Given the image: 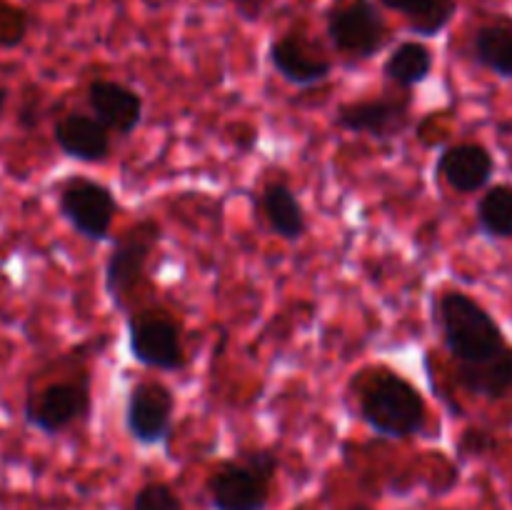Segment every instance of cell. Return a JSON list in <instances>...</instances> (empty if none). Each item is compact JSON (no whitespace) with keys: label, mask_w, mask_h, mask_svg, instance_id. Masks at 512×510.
I'll return each mask as SVG.
<instances>
[{"label":"cell","mask_w":512,"mask_h":510,"mask_svg":"<svg viewBox=\"0 0 512 510\" xmlns=\"http://www.w3.org/2000/svg\"><path fill=\"white\" fill-rule=\"evenodd\" d=\"M335 123L355 135H373V138H393L408 123V103L393 98L353 100L335 110Z\"/></svg>","instance_id":"8fae6325"},{"label":"cell","mask_w":512,"mask_h":510,"mask_svg":"<svg viewBox=\"0 0 512 510\" xmlns=\"http://www.w3.org/2000/svg\"><path fill=\"white\" fill-rule=\"evenodd\" d=\"M458 380L465 390L485 398H503L512 390V350L505 348L498 358L473 368H458Z\"/></svg>","instance_id":"d6986e66"},{"label":"cell","mask_w":512,"mask_h":510,"mask_svg":"<svg viewBox=\"0 0 512 510\" xmlns=\"http://www.w3.org/2000/svg\"><path fill=\"white\" fill-rule=\"evenodd\" d=\"M173 390L160 380H140L125 400V428L140 445H160L173 433Z\"/></svg>","instance_id":"9c48e42d"},{"label":"cell","mask_w":512,"mask_h":510,"mask_svg":"<svg viewBox=\"0 0 512 510\" xmlns=\"http://www.w3.org/2000/svg\"><path fill=\"white\" fill-rule=\"evenodd\" d=\"M358 413L383 438H413L425 430L428 405L420 390L390 368H375L360 378Z\"/></svg>","instance_id":"6da1fadb"},{"label":"cell","mask_w":512,"mask_h":510,"mask_svg":"<svg viewBox=\"0 0 512 510\" xmlns=\"http://www.w3.org/2000/svg\"><path fill=\"white\" fill-rule=\"evenodd\" d=\"M473 58L483 68L512 78V18L483 25L473 38Z\"/></svg>","instance_id":"e0dca14e"},{"label":"cell","mask_w":512,"mask_h":510,"mask_svg":"<svg viewBox=\"0 0 512 510\" xmlns=\"http://www.w3.org/2000/svg\"><path fill=\"white\" fill-rule=\"evenodd\" d=\"M93 405V383L88 370L75 378L53 380L25 400V423L45 435H58L70 425L85 420Z\"/></svg>","instance_id":"277c9868"},{"label":"cell","mask_w":512,"mask_h":510,"mask_svg":"<svg viewBox=\"0 0 512 510\" xmlns=\"http://www.w3.org/2000/svg\"><path fill=\"white\" fill-rule=\"evenodd\" d=\"M270 65L293 85H318L330 78L333 65L318 58L300 33H288L273 40L268 50Z\"/></svg>","instance_id":"5bb4252c"},{"label":"cell","mask_w":512,"mask_h":510,"mask_svg":"<svg viewBox=\"0 0 512 510\" xmlns=\"http://www.w3.org/2000/svg\"><path fill=\"white\" fill-rule=\"evenodd\" d=\"M263 213L275 235L283 240H300L308 230L305 210L295 190L288 183L270 180L263 188Z\"/></svg>","instance_id":"9a60e30c"},{"label":"cell","mask_w":512,"mask_h":510,"mask_svg":"<svg viewBox=\"0 0 512 510\" xmlns=\"http://www.w3.org/2000/svg\"><path fill=\"white\" fill-rule=\"evenodd\" d=\"M5 103H8V90H5L3 85H0V115H3V110H5Z\"/></svg>","instance_id":"7402d4cb"},{"label":"cell","mask_w":512,"mask_h":510,"mask_svg":"<svg viewBox=\"0 0 512 510\" xmlns=\"http://www.w3.org/2000/svg\"><path fill=\"white\" fill-rule=\"evenodd\" d=\"M275 473L273 450H250L240 460H228L208 478L210 505L213 510H265Z\"/></svg>","instance_id":"3957f363"},{"label":"cell","mask_w":512,"mask_h":510,"mask_svg":"<svg viewBox=\"0 0 512 510\" xmlns=\"http://www.w3.org/2000/svg\"><path fill=\"white\" fill-rule=\"evenodd\" d=\"M233 3H238V5H250V3H255V0H233Z\"/></svg>","instance_id":"603a6c76"},{"label":"cell","mask_w":512,"mask_h":510,"mask_svg":"<svg viewBox=\"0 0 512 510\" xmlns=\"http://www.w3.org/2000/svg\"><path fill=\"white\" fill-rule=\"evenodd\" d=\"M435 320L458 368L483 365L508 348L493 315L463 290H448L440 295L435 303Z\"/></svg>","instance_id":"7a4b0ae2"},{"label":"cell","mask_w":512,"mask_h":510,"mask_svg":"<svg viewBox=\"0 0 512 510\" xmlns=\"http://www.w3.org/2000/svg\"><path fill=\"white\" fill-rule=\"evenodd\" d=\"M380 3L403 15L410 30L425 38L443 33L458 10L455 0H380Z\"/></svg>","instance_id":"ac0fdd59"},{"label":"cell","mask_w":512,"mask_h":510,"mask_svg":"<svg viewBox=\"0 0 512 510\" xmlns=\"http://www.w3.org/2000/svg\"><path fill=\"white\" fill-rule=\"evenodd\" d=\"M88 105L95 118L123 138L135 133L143 120V95L118 80L95 78L88 85Z\"/></svg>","instance_id":"30bf717a"},{"label":"cell","mask_w":512,"mask_h":510,"mask_svg":"<svg viewBox=\"0 0 512 510\" xmlns=\"http://www.w3.org/2000/svg\"><path fill=\"white\" fill-rule=\"evenodd\" d=\"M160 225L153 218H143L130 225L113 243L105 260V293L115 308L125 310L128 298L143 280L148 260L160 243Z\"/></svg>","instance_id":"5b68a950"},{"label":"cell","mask_w":512,"mask_h":510,"mask_svg":"<svg viewBox=\"0 0 512 510\" xmlns=\"http://www.w3.org/2000/svg\"><path fill=\"white\" fill-rule=\"evenodd\" d=\"M495 160L488 148L478 143L450 145L438 160V175L455 193H478L490 183Z\"/></svg>","instance_id":"4fadbf2b"},{"label":"cell","mask_w":512,"mask_h":510,"mask_svg":"<svg viewBox=\"0 0 512 510\" xmlns=\"http://www.w3.org/2000/svg\"><path fill=\"white\" fill-rule=\"evenodd\" d=\"M58 208L75 233L95 240V243H103V240H108L110 228H113L118 200H115L113 190L108 185L75 175V178L65 180L63 188H60Z\"/></svg>","instance_id":"ba28073f"},{"label":"cell","mask_w":512,"mask_h":510,"mask_svg":"<svg viewBox=\"0 0 512 510\" xmlns=\"http://www.w3.org/2000/svg\"><path fill=\"white\" fill-rule=\"evenodd\" d=\"M128 350L133 360L153 370H175L185 368V343L183 328L178 320L165 310H140L128 315Z\"/></svg>","instance_id":"8992f818"},{"label":"cell","mask_w":512,"mask_h":510,"mask_svg":"<svg viewBox=\"0 0 512 510\" xmlns=\"http://www.w3.org/2000/svg\"><path fill=\"white\" fill-rule=\"evenodd\" d=\"M430 70H433V50L420 40L398 43L383 63L385 78L400 88H415L428 80Z\"/></svg>","instance_id":"2e32d148"},{"label":"cell","mask_w":512,"mask_h":510,"mask_svg":"<svg viewBox=\"0 0 512 510\" xmlns=\"http://www.w3.org/2000/svg\"><path fill=\"white\" fill-rule=\"evenodd\" d=\"M53 140L68 158L80 163H103L110 155V130L88 113H65L55 120Z\"/></svg>","instance_id":"7c38bea8"},{"label":"cell","mask_w":512,"mask_h":510,"mask_svg":"<svg viewBox=\"0 0 512 510\" xmlns=\"http://www.w3.org/2000/svg\"><path fill=\"white\" fill-rule=\"evenodd\" d=\"M328 38L345 58L370 60L385 48L390 33L373 0H345L328 13Z\"/></svg>","instance_id":"52a82bcc"},{"label":"cell","mask_w":512,"mask_h":510,"mask_svg":"<svg viewBox=\"0 0 512 510\" xmlns=\"http://www.w3.org/2000/svg\"><path fill=\"white\" fill-rule=\"evenodd\" d=\"M133 510H185L183 500L178 498L168 483H145L135 493Z\"/></svg>","instance_id":"44dd1931"},{"label":"cell","mask_w":512,"mask_h":510,"mask_svg":"<svg viewBox=\"0 0 512 510\" xmlns=\"http://www.w3.org/2000/svg\"><path fill=\"white\" fill-rule=\"evenodd\" d=\"M478 223L493 238H512V185H495L480 198Z\"/></svg>","instance_id":"ffe728a7"}]
</instances>
